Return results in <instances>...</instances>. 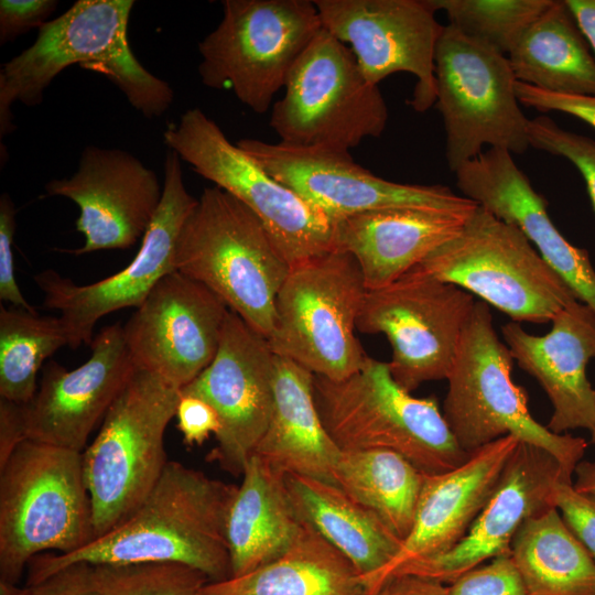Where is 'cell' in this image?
Listing matches in <instances>:
<instances>
[{
    "label": "cell",
    "instance_id": "1",
    "mask_svg": "<svg viewBox=\"0 0 595 595\" xmlns=\"http://www.w3.org/2000/svg\"><path fill=\"white\" fill-rule=\"evenodd\" d=\"M237 486L169 461L140 505L110 531L67 554L43 553L28 564L26 583L84 562L127 564L176 562L210 582L231 577L227 513Z\"/></svg>",
    "mask_w": 595,
    "mask_h": 595
},
{
    "label": "cell",
    "instance_id": "2",
    "mask_svg": "<svg viewBox=\"0 0 595 595\" xmlns=\"http://www.w3.org/2000/svg\"><path fill=\"white\" fill-rule=\"evenodd\" d=\"M133 0H78L60 17L39 29L34 43L6 62L0 69V136L15 128L14 102L32 107L65 68L104 75L147 118L162 116L174 93L167 82L149 72L133 54L129 18Z\"/></svg>",
    "mask_w": 595,
    "mask_h": 595
},
{
    "label": "cell",
    "instance_id": "3",
    "mask_svg": "<svg viewBox=\"0 0 595 595\" xmlns=\"http://www.w3.org/2000/svg\"><path fill=\"white\" fill-rule=\"evenodd\" d=\"M321 420L340 452H394L424 475L448 472L472 454L456 442L437 401L414 398L392 378L389 364L368 356L340 380L314 375Z\"/></svg>",
    "mask_w": 595,
    "mask_h": 595
},
{
    "label": "cell",
    "instance_id": "4",
    "mask_svg": "<svg viewBox=\"0 0 595 595\" xmlns=\"http://www.w3.org/2000/svg\"><path fill=\"white\" fill-rule=\"evenodd\" d=\"M174 266L269 337L291 266L246 205L217 186L204 188L180 231Z\"/></svg>",
    "mask_w": 595,
    "mask_h": 595
},
{
    "label": "cell",
    "instance_id": "5",
    "mask_svg": "<svg viewBox=\"0 0 595 595\" xmlns=\"http://www.w3.org/2000/svg\"><path fill=\"white\" fill-rule=\"evenodd\" d=\"M93 539L83 453L23 441L0 467V582L19 584L34 556Z\"/></svg>",
    "mask_w": 595,
    "mask_h": 595
},
{
    "label": "cell",
    "instance_id": "6",
    "mask_svg": "<svg viewBox=\"0 0 595 595\" xmlns=\"http://www.w3.org/2000/svg\"><path fill=\"white\" fill-rule=\"evenodd\" d=\"M493 323L487 303L476 301L446 379L442 412L447 425L468 454L506 435L541 447L572 480L586 441L553 433L531 415L526 391L511 377L513 357Z\"/></svg>",
    "mask_w": 595,
    "mask_h": 595
},
{
    "label": "cell",
    "instance_id": "7",
    "mask_svg": "<svg viewBox=\"0 0 595 595\" xmlns=\"http://www.w3.org/2000/svg\"><path fill=\"white\" fill-rule=\"evenodd\" d=\"M180 394L158 375L136 368L84 450L94 539L123 521L160 478L169 462L164 434Z\"/></svg>",
    "mask_w": 595,
    "mask_h": 595
},
{
    "label": "cell",
    "instance_id": "8",
    "mask_svg": "<svg viewBox=\"0 0 595 595\" xmlns=\"http://www.w3.org/2000/svg\"><path fill=\"white\" fill-rule=\"evenodd\" d=\"M367 291L346 251L335 248L292 266L275 299L271 351L331 380L350 376L368 358L355 335Z\"/></svg>",
    "mask_w": 595,
    "mask_h": 595
},
{
    "label": "cell",
    "instance_id": "9",
    "mask_svg": "<svg viewBox=\"0 0 595 595\" xmlns=\"http://www.w3.org/2000/svg\"><path fill=\"white\" fill-rule=\"evenodd\" d=\"M413 270L479 296L513 322L543 324L576 301L526 236L482 206Z\"/></svg>",
    "mask_w": 595,
    "mask_h": 595
},
{
    "label": "cell",
    "instance_id": "10",
    "mask_svg": "<svg viewBox=\"0 0 595 595\" xmlns=\"http://www.w3.org/2000/svg\"><path fill=\"white\" fill-rule=\"evenodd\" d=\"M283 89L270 116L281 143L350 152L387 127L379 87L364 77L350 48L324 28L293 65Z\"/></svg>",
    "mask_w": 595,
    "mask_h": 595
},
{
    "label": "cell",
    "instance_id": "11",
    "mask_svg": "<svg viewBox=\"0 0 595 595\" xmlns=\"http://www.w3.org/2000/svg\"><path fill=\"white\" fill-rule=\"evenodd\" d=\"M221 6L220 22L198 43L199 77L264 113L323 28L317 8L309 0H225Z\"/></svg>",
    "mask_w": 595,
    "mask_h": 595
},
{
    "label": "cell",
    "instance_id": "12",
    "mask_svg": "<svg viewBox=\"0 0 595 595\" xmlns=\"http://www.w3.org/2000/svg\"><path fill=\"white\" fill-rule=\"evenodd\" d=\"M434 75L445 159L453 173L477 158L484 145L517 154L530 148V119L520 109L506 55L447 24L436 44Z\"/></svg>",
    "mask_w": 595,
    "mask_h": 595
},
{
    "label": "cell",
    "instance_id": "13",
    "mask_svg": "<svg viewBox=\"0 0 595 595\" xmlns=\"http://www.w3.org/2000/svg\"><path fill=\"white\" fill-rule=\"evenodd\" d=\"M163 139L197 174L246 205L291 267L335 249L334 223L231 143L202 109H187Z\"/></svg>",
    "mask_w": 595,
    "mask_h": 595
},
{
    "label": "cell",
    "instance_id": "14",
    "mask_svg": "<svg viewBox=\"0 0 595 595\" xmlns=\"http://www.w3.org/2000/svg\"><path fill=\"white\" fill-rule=\"evenodd\" d=\"M475 302L463 289L411 269L367 291L356 328L388 338L391 376L411 393L424 382L447 379Z\"/></svg>",
    "mask_w": 595,
    "mask_h": 595
},
{
    "label": "cell",
    "instance_id": "15",
    "mask_svg": "<svg viewBox=\"0 0 595 595\" xmlns=\"http://www.w3.org/2000/svg\"><path fill=\"white\" fill-rule=\"evenodd\" d=\"M181 161L173 151L166 154L160 206L139 251L126 268L85 285L52 269L34 277L44 294V306L60 311L72 349L91 344L98 320L121 309L140 306L161 279L176 271V241L198 201L186 190Z\"/></svg>",
    "mask_w": 595,
    "mask_h": 595
},
{
    "label": "cell",
    "instance_id": "16",
    "mask_svg": "<svg viewBox=\"0 0 595 595\" xmlns=\"http://www.w3.org/2000/svg\"><path fill=\"white\" fill-rule=\"evenodd\" d=\"M237 145L333 223L389 208L472 210L478 206L447 186L381 178L356 163L350 152L298 148L253 138H242Z\"/></svg>",
    "mask_w": 595,
    "mask_h": 595
},
{
    "label": "cell",
    "instance_id": "17",
    "mask_svg": "<svg viewBox=\"0 0 595 595\" xmlns=\"http://www.w3.org/2000/svg\"><path fill=\"white\" fill-rule=\"evenodd\" d=\"M322 26L348 44L364 77L378 86L405 72L416 77L409 100L419 112L436 100L434 56L444 25L425 0H314Z\"/></svg>",
    "mask_w": 595,
    "mask_h": 595
},
{
    "label": "cell",
    "instance_id": "18",
    "mask_svg": "<svg viewBox=\"0 0 595 595\" xmlns=\"http://www.w3.org/2000/svg\"><path fill=\"white\" fill-rule=\"evenodd\" d=\"M273 363L267 338L228 310L215 357L180 390L216 410L221 429L207 459L232 476L242 475L267 430L273 401Z\"/></svg>",
    "mask_w": 595,
    "mask_h": 595
},
{
    "label": "cell",
    "instance_id": "19",
    "mask_svg": "<svg viewBox=\"0 0 595 595\" xmlns=\"http://www.w3.org/2000/svg\"><path fill=\"white\" fill-rule=\"evenodd\" d=\"M228 310L202 283L165 275L123 325L136 367L181 390L215 357Z\"/></svg>",
    "mask_w": 595,
    "mask_h": 595
},
{
    "label": "cell",
    "instance_id": "20",
    "mask_svg": "<svg viewBox=\"0 0 595 595\" xmlns=\"http://www.w3.org/2000/svg\"><path fill=\"white\" fill-rule=\"evenodd\" d=\"M45 193L78 206L75 225L85 241L67 251L84 255L132 247L152 223L163 186L155 171L132 153L87 145L77 171L71 177L50 181Z\"/></svg>",
    "mask_w": 595,
    "mask_h": 595
},
{
    "label": "cell",
    "instance_id": "21",
    "mask_svg": "<svg viewBox=\"0 0 595 595\" xmlns=\"http://www.w3.org/2000/svg\"><path fill=\"white\" fill-rule=\"evenodd\" d=\"M90 348L88 360L73 370L54 360L43 366L39 389L23 404L26 440L84 452L137 368L120 323L104 327Z\"/></svg>",
    "mask_w": 595,
    "mask_h": 595
},
{
    "label": "cell",
    "instance_id": "22",
    "mask_svg": "<svg viewBox=\"0 0 595 595\" xmlns=\"http://www.w3.org/2000/svg\"><path fill=\"white\" fill-rule=\"evenodd\" d=\"M563 479L572 482L552 454L520 441L464 538L443 553L405 563L390 576L410 574L451 584L467 571L510 553L522 523L554 507V489Z\"/></svg>",
    "mask_w": 595,
    "mask_h": 595
},
{
    "label": "cell",
    "instance_id": "23",
    "mask_svg": "<svg viewBox=\"0 0 595 595\" xmlns=\"http://www.w3.org/2000/svg\"><path fill=\"white\" fill-rule=\"evenodd\" d=\"M455 176L463 196L517 227L576 300L595 312V269L587 250L572 245L560 232L549 216L545 198L517 166L512 153L489 148L461 166Z\"/></svg>",
    "mask_w": 595,
    "mask_h": 595
},
{
    "label": "cell",
    "instance_id": "24",
    "mask_svg": "<svg viewBox=\"0 0 595 595\" xmlns=\"http://www.w3.org/2000/svg\"><path fill=\"white\" fill-rule=\"evenodd\" d=\"M549 333L531 335L520 323L501 327L513 360L542 387L553 411L547 428L556 434L595 426V389L586 366L595 358V312L574 301L551 321Z\"/></svg>",
    "mask_w": 595,
    "mask_h": 595
},
{
    "label": "cell",
    "instance_id": "25",
    "mask_svg": "<svg viewBox=\"0 0 595 595\" xmlns=\"http://www.w3.org/2000/svg\"><path fill=\"white\" fill-rule=\"evenodd\" d=\"M519 442L512 435L502 436L458 467L424 475L412 529L392 562L367 584L369 593L405 563L443 553L464 538Z\"/></svg>",
    "mask_w": 595,
    "mask_h": 595
},
{
    "label": "cell",
    "instance_id": "26",
    "mask_svg": "<svg viewBox=\"0 0 595 595\" xmlns=\"http://www.w3.org/2000/svg\"><path fill=\"white\" fill-rule=\"evenodd\" d=\"M474 209L399 207L353 215L334 223V247L350 253L367 290H377L457 236Z\"/></svg>",
    "mask_w": 595,
    "mask_h": 595
},
{
    "label": "cell",
    "instance_id": "27",
    "mask_svg": "<svg viewBox=\"0 0 595 595\" xmlns=\"http://www.w3.org/2000/svg\"><path fill=\"white\" fill-rule=\"evenodd\" d=\"M313 378L298 363L274 355L271 415L253 454L283 474L335 484L334 469L342 452L321 420Z\"/></svg>",
    "mask_w": 595,
    "mask_h": 595
},
{
    "label": "cell",
    "instance_id": "28",
    "mask_svg": "<svg viewBox=\"0 0 595 595\" xmlns=\"http://www.w3.org/2000/svg\"><path fill=\"white\" fill-rule=\"evenodd\" d=\"M284 475L256 454L248 459L226 519L231 577L275 560L296 539L303 521Z\"/></svg>",
    "mask_w": 595,
    "mask_h": 595
},
{
    "label": "cell",
    "instance_id": "29",
    "mask_svg": "<svg viewBox=\"0 0 595 595\" xmlns=\"http://www.w3.org/2000/svg\"><path fill=\"white\" fill-rule=\"evenodd\" d=\"M284 476L301 520L344 554L366 585L392 562L402 540L374 511L335 484L296 474Z\"/></svg>",
    "mask_w": 595,
    "mask_h": 595
},
{
    "label": "cell",
    "instance_id": "30",
    "mask_svg": "<svg viewBox=\"0 0 595 595\" xmlns=\"http://www.w3.org/2000/svg\"><path fill=\"white\" fill-rule=\"evenodd\" d=\"M199 595H370L354 564L309 523L275 560L247 574L208 582Z\"/></svg>",
    "mask_w": 595,
    "mask_h": 595
},
{
    "label": "cell",
    "instance_id": "31",
    "mask_svg": "<svg viewBox=\"0 0 595 595\" xmlns=\"http://www.w3.org/2000/svg\"><path fill=\"white\" fill-rule=\"evenodd\" d=\"M507 57L518 82L554 94L595 96V57L564 0H552Z\"/></svg>",
    "mask_w": 595,
    "mask_h": 595
},
{
    "label": "cell",
    "instance_id": "32",
    "mask_svg": "<svg viewBox=\"0 0 595 595\" xmlns=\"http://www.w3.org/2000/svg\"><path fill=\"white\" fill-rule=\"evenodd\" d=\"M510 554L531 595H595V560L555 507L522 523Z\"/></svg>",
    "mask_w": 595,
    "mask_h": 595
},
{
    "label": "cell",
    "instance_id": "33",
    "mask_svg": "<svg viewBox=\"0 0 595 595\" xmlns=\"http://www.w3.org/2000/svg\"><path fill=\"white\" fill-rule=\"evenodd\" d=\"M424 474L385 450L342 452L335 484L374 511L403 542L415 517Z\"/></svg>",
    "mask_w": 595,
    "mask_h": 595
},
{
    "label": "cell",
    "instance_id": "34",
    "mask_svg": "<svg viewBox=\"0 0 595 595\" xmlns=\"http://www.w3.org/2000/svg\"><path fill=\"white\" fill-rule=\"evenodd\" d=\"M68 337L61 317L0 306V398L25 404L36 392V376L45 359Z\"/></svg>",
    "mask_w": 595,
    "mask_h": 595
},
{
    "label": "cell",
    "instance_id": "35",
    "mask_svg": "<svg viewBox=\"0 0 595 595\" xmlns=\"http://www.w3.org/2000/svg\"><path fill=\"white\" fill-rule=\"evenodd\" d=\"M466 37L508 56L552 0H425Z\"/></svg>",
    "mask_w": 595,
    "mask_h": 595
},
{
    "label": "cell",
    "instance_id": "36",
    "mask_svg": "<svg viewBox=\"0 0 595 595\" xmlns=\"http://www.w3.org/2000/svg\"><path fill=\"white\" fill-rule=\"evenodd\" d=\"M100 595H199L210 582L203 572L176 562L91 565Z\"/></svg>",
    "mask_w": 595,
    "mask_h": 595
},
{
    "label": "cell",
    "instance_id": "37",
    "mask_svg": "<svg viewBox=\"0 0 595 595\" xmlns=\"http://www.w3.org/2000/svg\"><path fill=\"white\" fill-rule=\"evenodd\" d=\"M530 147L569 160L581 173L595 212V140L561 128L548 116L529 120Z\"/></svg>",
    "mask_w": 595,
    "mask_h": 595
},
{
    "label": "cell",
    "instance_id": "38",
    "mask_svg": "<svg viewBox=\"0 0 595 595\" xmlns=\"http://www.w3.org/2000/svg\"><path fill=\"white\" fill-rule=\"evenodd\" d=\"M448 595H531L510 553L476 566L447 585Z\"/></svg>",
    "mask_w": 595,
    "mask_h": 595
},
{
    "label": "cell",
    "instance_id": "39",
    "mask_svg": "<svg viewBox=\"0 0 595 595\" xmlns=\"http://www.w3.org/2000/svg\"><path fill=\"white\" fill-rule=\"evenodd\" d=\"M0 595H100L95 586L91 565L84 562L67 565L51 575L24 586L0 582Z\"/></svg>",
    "mask_w": 595,
    "mask_h": 595
},
{
    "label": "cell",
    "instance_id": "40",
    "mask_svg": "<svg viewBox=\"0 0 595 595\" xmlns=\"http://www.w3.org/2000/svg\"><path fill=\"white\" fill-rule=\"evenodd\" d=\"M554 507L595 560V496L581 493L573 482L560 480L554 489Z\"/></svg>",
    "mask_w": 595,
    "mask_h": 595
},
{
    "label": "cell",
    "instance_id": "41",
    "mask_svg": "<svg viewBox=\"0 0 595 595\" xmlns=\"http://www.w3.org/2000/svg\"><path fill=\"white\" fill-rule=\"evenodd\" d=\"M15 234V207L11 197H0V299L15 307L35 309L23 296L14 275L13 240Z\"/></svg>",
    "mask_w": 595,
    "mask_h": 595
},
{
    "label": "cell",
    "instance_id": "42",
    "mask_svg": "<svg viewBox=\"0 0 595 595\" xmlns=\"http://www.w3.org/2000/svg\"><path fill=\"white\" fill-rule=\"evenodd\" d=\"M57 6L56 0H1L0 44L14 41L33 28L43 26Z\"/></svg>",
    "mask_w": 595,
    "mask_h": 595
},
{
    "label": "cell",
    "instance_id": "43",
    "mask_svg": "<svg viewBox=\"0 0 595 595\" xmlns=\"http://www.w3.org/2000/svg\"><path fill=\"white\" fill-rule=\"evenodd\" d=\"M515 89L519 102L526 107L541 112H564L576 117L595 129V96L554 94L518 80Z\"/></svg>",
    "mask_w": 595,
    "mask_h": 595
},
{
    "label": "cell",
    "instance_id": "44",
    "mask_svg": "<svg viewBox=\"0 0 595 595\" xmlns=\"http://www.w3.org/2000/svg\"><path fill=\"white\" fill-rule=\"evenodd\" d=\"M175 416L177 429L187 446L202 445L210 435L215 437L221 429L216 410L195 396L180 394Z\"/></svg>",
    "mask_w": 595,
    "mask_h": 595
},
{
    "label": "cell",
    "instance_id": "45",
    "mask_svg": "<svg viewBox=\"0 0 595 595\" xmlns=\"http://www.w3.org/2000/svg\"><path fill=\"white\" fill-rule=\"evenodd\" d=\"M25 440L23 404L0 398V467Z\"/></svg>",
    "mask_w": 595,
    "mask_h": 595
},
{
    "label": "cell",
    "instance_id": "46",
    "mask_svg": "<svg viewBox=\"0 0 595 595\" xmlns=\"http://www.w3.org/2000/svg\"><path fill=\"white\" fill-rule=\"evenodd\" d=\"M370 595H448L447 586L440 582L396 574L385 580Z\"/></svg>",
    "mask_w": 595,
    "mask_h": 595
},
{
    "label": "cell",
    "instance_id": "47",
    "mask_svg": "<svg viewBox=\"0 0 595 595\" xmlns=\"http://www.w3.org/2000/svg\"><path fill=\"white\" fill-rule=\"evenodd\" d=\"M595 55V0H564Z\"/></svg>",
    "mask_w": 595,
    "mask_h": 595
},
{
    "label": "cell",
    "instance_id": "48",
    "mask_svg": "<svg viewBox=\"0 0 595 595\" xmlns=\"http://www.w3.org/2000/svg\"><path fill=\"white\" fill-rule=\"evenodd\" d=\"M576 475L574 488L581 493L595 496V462L581 461L574 470Z\"/></svg>",
    "mask_w": 595,
    "mask_h": 595
},
{
    "label": "cell",
    "instance_id": "49",
    "mask_svg": "<svg viewBox=\"0 0 595 595\" xmlns=\"http://www.w3.org/2000/svg\"><path fill=\"white\" fill-rule=\"evenodd\" d=\"M591 442H592L593 444H595V426H594V429L591 431Z\"/></svg>",
    "mask_w": 595,
    "mask_h": 595
}]
</instances>
